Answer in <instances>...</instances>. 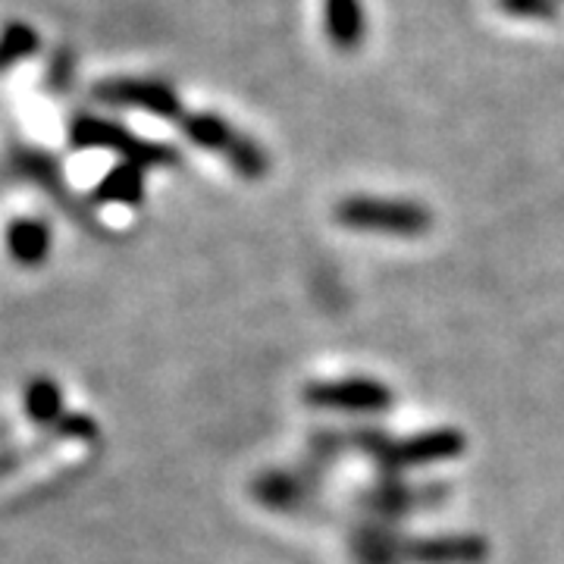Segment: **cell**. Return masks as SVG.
<instances>
[{
  "instance_id": "cell-1",
  "label": "cell",
  "mask_w": 564,
  "mask_h": 564,
  "mask_svg": "<svg viewBox=\"0 0 564 564\" xmlns=\"http://www.w3.org/2000/svg\"><path fill=\"white\" fill-rule=\"evenodd\" d=\"M192 139L204 144V148H210V151H220L226 154L229 161L236 163L242 173L248 176H258L261 170H267V161H263V154L242 135H236L220 117H210V113H195V117H188L185 126H182Z\"/></svg>"
},
{
  "instance_id": "cell-2",
  "label": "cell",
  "mask_w": 564,
  "mask_h": 564,
  "mask_svg": "<svg viewBox=\"0 0 564 564\" xmlns=\"http://www.w3.org/2000/svg\"><path fill=\"white\" fill-rule=\"evenodd\" d=\"M98 98L104 104L117 107H132L154 117H176L180 113V98L173 95L170 85L148 79H113L98 85Z\"/></svg>"
},
{
  "instance_id": "cell-3",
  "label": "cell",
  "mask_w": 564,
  "mask_h": 564,
  "mask_svg": "<svg viewBox=\"0 0 564 564\" xmlns=\"http://www.w3.org/2000/svg\"><path fill=\"white\" fill-rule=\"evenodd\" d=\"M345 223L358 226V229H383V232H421L426 229V210L414 204H383V202H351L345 204Z\"/></svg>"
},
{
  "instance_id": "cell-4",
  "label": "cell",
  "mask_w": 564,
  "mask_h": 564,
  "mask_svg": "<svg viewBox=\"0 0 564 564\" xmlns=\"http://www.w3.org/2000/svg\"><path fill=\"white\" fill-rule=\"evenodd\" d=\"M361 3L358 0H326V32L343 47H355L364 32Z\"/></svg>"
},
{
  "instance_id": "cell-5",
  "label": "cell",
  "mask_w": 564,
  "mask_h": 564,
  "mask_svg": "<svg viewBox=\"0 0 564 564\" xmlns=\"http://www.w3.org/2000/svg\"><path fill=\"white\" fill-rule=\"evenodd\" d=\"M39 32L25 22H10L3 32H0V73L17 66V63L29 61L35 51H39Z\"/></svg>"
},
{
  "instance_id": "cell-6",
  "label": "cell",
  "mask_w": 564,
  "mask_h": 564,
  "mask_svg": "<svg viewBox=\"0 0 564 564\" xmlns=\"http://www.w3.org/2000/svg\"><path fill=\"white\" fill-rule=\"evenodd\" d=\"M317 399L326 404H351V408H380L386 404V392L370 383H345L333 389H317Z\"/></svg>"
}]
</instances>
